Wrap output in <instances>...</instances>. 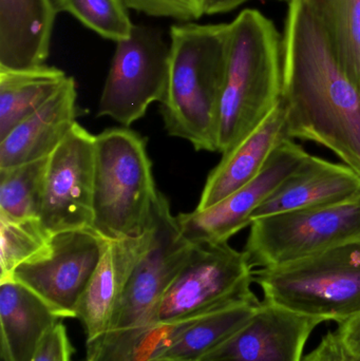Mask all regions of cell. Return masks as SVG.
Listing matches in <instances>:
<instances>
[{
	"mask_svg": "<svg viewBox=\"0 0 360 361\" xmlns=\"http://www.w3.org/2000/svg\"><path fill=\"white\" fill-rule=\"evenodd\" d=\"M104 239L93 228L55 233L46 254L19 265L10 280L27 286L61 318H74L99 264Z\"/></svg>",
	"mask_w": 360,
	"mask_h": 361,
	"instance_id": "10",
	"label": "cell"
},
{
	"mask_svg": "<svg viewBox=\"0 0 360 361\" xmlns=\"http://www.w3.org/2000/svg\"><path fill=\"white\" fill-rule=\"evenodd\" d=\"M283 92L280 34L263 13L243 10L230 23L218 152L226 154L247 137L280 103Z\"/></svg>",
	"mask_w": 360,
	"mask_h": 361,
	"instance_id": "3",
	"label": "cell"
},
{
	"mask_svg": "<svg viewBox=\"0 0 360 361\" xmlns=\"http://www.w3.org/2000/svg\"><path fill=\"white\" fill-rule=\"evenodd\" d=\"M359 197L360 177L351 167L310 154L256 210L253 220L290 210L335 205Z\"/></svg>",
	"mask_w": 360,
	"mask_h": 361,
	"instance_id": "17",
	"label": "cell"
},
{
	"mask_svg": "<svg viewBox=\"0 0 360 361\" xmlns=\"http://www.w3.org/2000/svg\"><path fill=\"white\" fill-rule=\"evenodd\" d=\"M76 101L75 80L68 76L46 104L0 141V169L49 158L75 125Z\"/></svg>",
	"mask_w": 360,
	"mask_h": 361,
	"instance_id": "15",
	"label": "cell"
},
{
	"mask_svg": "<svg viewBox=\"0 0 360 361\" xmlns=\"http://www.w3.org/2000/svg\"><path fill=\"white\" fill-rule=\"evenodd\" d=\"M48 159L0 169V218L40 219Z\"/></svg>",
	"mask_w": 360,
	"mask_h": 361,
	"instance_id": "22",
	"label": "cell"
},
{
	"mask_svg": "<svg viewBox=\"0 0 360 361\" xmlns=\"http://www.w3.org/2000/svg\"><path fill=\"white\" fill-rule=\"evenodd\" d=\"M230 23L173 25L166 93L161 114L167 133L194 149L218 152L220 102Z\"/></svg>",
	"mask_w": 360,
	"mask_h": 361,
	"instance_id": "2",
	"label": "cell"
},
{
	"mask_svg": "<svg viewBox=\"0 0 360 361\" xmlns=\"http://www.w3.org/2000/svg\"><path fill=\"white\" fill-rule=\"evenodd\" d=\"M254 273L255 267L247 252L235 250L228 242L194 244L187 262L163 297L152 324H173L241 303L258 302L252 290Z\"/></svg>",
	"mask_w": 360,
	"mask_h": 361,
	"instance_id": "6",
	"label": "cell"
},
{
	"mask_svg": "<svg viewBox=\"0 0 360 361\" xmlns=\"http://www.w3.org/2000/svg\"><path fill=\"white\" fill-rule=\"evenodd\" d=\"M302 361H360V345L342 330L329 331Z\"/></svg>",
	"mask_w": 360,
	"mask_h": 361,
	"instance_id": "27",
	"label": "cell"
},
{
	"mask_svg": "<svg viewBox=\"0 0 360 361\" xmlns=\"http://www.w3.org/2000/svg\"><path fill=\"white\" fill-rule=\"evenodd\" d=\"M58 12H67L101 37L116 42L128 39L133 25L123 0H55Z\"/></svg>",
	"mask_w": 360,
	"mask_h": 361,
	"instance_id": "25",
	"label": "cell"
},
{
	"mask_svg": "<svg viewBox=\"0 0 360 361\" xmlns=\"http://www.w3.org/2000/svg\"><path fill=\"white\" fill-rule=\"evenodd\" d=\"M325 322L262 300L242 328L200 361H302L311 335Z\"/></svg>",
	"mask_w": 360,
	"mask_h": 361,
	"instance_id": "13",
	"label": "cell"
},
{
	"mask_svg": "<svg viewBox=\"0 0 360 361\" xmlns=\"http://www.w3.org/2000/svg\"><path fill=\"white\" fill-rule=\"evenodd\" d=\"M249 0H201L203 14L213 15L230 12Z\"/></svg>",
	"mask_w": 360,
	"mask_h": 361,
	"instance_id": "29",
	"label": "cell"
},
{
	"mask_svg": "<svg viewBox=\"0 0 360 361\" xmlns=\"http://www.w3.org/2000/svg\"><path fill=\"white\" fill-rule=\"evenodd\" d=\"M277 1H287V2H289L290 0H277Z\"/></svg>",
	"mask_w": 360,
	"mask_h": 361,
	"instance_id": "31",
	"label": "cell"
},
{
	"mask_svg": "<svg viewBox=\"0 0 360 361\" xmlns=\"http://www.w3.org/2000/svg\"><path fill=\"white\" fill-rule=\"evenodd\" d=\"M57 12L52 0H0V69L44 65Z\"/></svg>",
	"mask_w": 360,
	"mask_h": 361,
	"instance_id": "18",
	"label": "cell"
},
{
	"mask_svg": "<svg viewBox=\"0 0 360 361\" xmlns=\"http://www.w3.org/2000/svg\"><path fill=\"white\" fill-rule=\"evenodd\" d=\"M281 37L290 139L331 150L360 177V89L311 0H290Z\"/></svg>",
	"mask_w": 360,
	"mask_h": 361,
	"instance_id": "1",
	"label": "cell"
},
{
	"mask_svg": "<svg viewBox=\"0 0 360 361\" xmlns=\"http://www.w3.org/2000/svg\"><path fill=\"white\" fill-rule=\"evenodd\" d=\"M131 10L149 16L165 17L180 21L197 20L203 16L201 0H123Z\"/></svg>",
	"mask_w": 360,
	"mask_h": 361,
	"instance_id": "26",
	"label": "cell"
},
{
	"mask_svg": "<svg viewBox=\"0 0 360 361\" xmlns=\"http://www.w3.org/2000/svg\"><path fill=\"white\" fill-rule=\"evenodd\" d=\"M42 298L14 280L0 282L1 356L4 361H31L46 335L61 322Z\"/></svg>",
	"mask_w": 360,
	"mask_h": 361,
	"instance_id": "19",
	"label": "cell"
},
{
	"mask_svg": "<svg viewBox=\"0 0 360 361\" xmlns=\"http://www.w3.org/2000/svg\"><path fill=\"white\" fill-rule=\"evenodd\" d=\"M169 57L170 46L162 32L135 25L128 39L116 42L97 116H109L125 127L143 118L166 93Z\"/></svg>",
	"mask_w": 360,
	"mask_h": 361,
	"instance_id": "8",
	"label": "cell"
},
{
	"mask_svg": "<svg viewBox=\"0 0 360 361\" xmlns=\"http://www.w3.org/2000/svg\"><path fill=\"white\" fill-rule=\"evenodd\" d=\"M287 139V110L280 102L247 137L223 154L209 173L196 209H207L251 182Z\"/></svg>",
	"mask_w": 360,
	"mask_h": 361,
	"instance_id": "16",
	"label": "cell"
},
{
	"mask_svg": "<svg viewBox=\"0 0 360 361\" xmlns=\"http://www.w3.org/2000/svg\"><path fill=\"white\" fill-rule=\"evenodd\" d=\"M263 300L342 324L360 314V239L254 273Z\"/></svg>",
	"mask_w": 360,
	"mask_h": 361,
	"instance_id": "5",
	"label": "cell"
},
{
	"mask_svg": "<svg viewBox=\"0 0 360 361\" xmlns=\"http://www.w3.org/2000/svg\"><path fill=\"white\" fill-rule=\"evenodd\" d=\"M337 328L342 330L351 341L360 345V314L337 324Z\"/></svg>",
	"mask_w": 360,
	"mask_h": 361,
	"instance_id": "30",
	"label": "cell"
},
{
	"mask_svg": "<svg viewBox=\"0 0 360 361\" xmlns=\"http://www.w3.org/2000/svg\"><path fill=\"white\" fill-rule=\"evenodd\" d=\"M260 305L261 301L241 303L203 318L151 361H200L242 328Z\"/></svg>",
	"mask_w": 360,
	"mask_h": 361,
	"instance_id": "21",
	"label": "cell"
},
{
	"mask_svg": "<svg viewBox=\"0 0 360 361\" xmlns=\"http://www.w3.org/2000/svg\"><path fill=\"white\" fill-rule=\"evenodd\" d=\"M152 228L151 243L133 269L108 331L151 324L163 297L190 258L194 244L184 237L161 191L154 205Z\"/></svg>",
	"mask_w": 360,
	"mask_h": 361,
	"instance_id": "9",
	"label": "cell"
},
{
	"mask_svg": "<svg viewBox=\"0 0 360 361\" xmlns=\"http://www.w3.org/2000/svg\"><path fill=\"white\" fill-rule=\"evenodd\" d=\"M51 239L40 219L0 218V282L10 280L19 265L46 254Z\"/></svg>",
	"mask_w": 360,
	"mask_h": 361,
	"instance_id": "24",
	"label": "cell"
},
{
	"mask_svg": "<svg viewBox=\"0 0 360 361\" xmlns=\"http://www.w3.org/2000/svg\"><path fill=\"white\" fill-rule=\"evenodd\" d=\"M73 348L66 326L59 322L44 337L31 361H71Z\"/></svg>",
	"mask_w": 360,
	"mask_h": 361,
	"instance_id": "28",
	"label": "cell"
},
{
	"mask_svg": "<svg viewBox=\"0 0 360 361\" xmlns=\"http://www.w3.org/2000/svg\"><path fill=\"white\" fill-rule=\"evenodd\" d=\"M310 154L293 139H287L271 154L251 182L205 210L175 216L184 237L194 245L223 243L251 226L256 210L304 164Z\"/></svg>",
	"mask_w": 360,
	"mask_h": 361,
	"instance_id": "11",
	"label": "cell"
},
{
	"mask_svg": "<svg viewBox=\"0 0 360 361\" xmlns=\"http://www.w3.org/2000/svg\"><path fill=\"white\" fill-rule=\"evenodd\" d=\"M158 192L139 133L126 127L95 135L93 229L109 239L143 235L151 227Z\"/></svg>",
	"mask_w": 360,
	"mask_h": 361,
	"instance_id": "4",
	"label": "cell"
},
{
	"mask_svg": "<svg viewBox=\"0 0 360 361\" xmlns=\"http://www.w3.org/2000/svg\"><path fill=\"white\" fill-rule=\"evenodd\" d=\"M154 228L137 237L104 239L99 264L76 305L77 318L86 331L87 341L107 332L129 278L151 243Z\"/></svg>",
	"mask_w": 360,
	"mask_h": 361,
	"instance_id": "14",
	"label": "cell"
},
{
	"mask_svg": "<svg viewBox=\"0 0 360 361\" xmlns=\"http://www.w3.org/2000/svg\"><path fill=\"white\" fill-rule=\"evenodd\" d=\"M348 73L360 89V0H311Z\"/></svg>",
	"mask_w": 360,
	"mask_h": 361,
	"instance_id": "23",
	"label": "cell"
},
{
	"mask_svg": "<svg viewBox=\"0 0 360 361\" xmlns=\"http://www.w3.org/2000/svg\"><path fill=\"white\" fill-rule=\"evenodd\" d=\"M95 137L77 122L50 154L40 222L51 233L93 228Z\"/></svg>",
	"mask_w": 360,
	"mask_h": 361,
	"instance_id": "12",
	"label": "cell"
},
{
	"mask_svg": "<svg viewBox=\"0 0 360 361\" xmlns=\"http://www.w3.org/2000/svg\"><path fill=\"white\" fill-rule=\"evenodd\" d=\"M67 78L63 70L46 65L0 69V141L46 104Z\"/></svg>",
	"mask_w": 360,
	"mask_h": 361,
	"instance_id": "20",
	"label": "cell"
},
{
	"mask_svg": "<svg viewBox=\"0 0 360 361\" xmlns=\"http://www.w3.org/2000/svg\"><path fill=\"white\" fill-rule=\"evenodd\" d=\"M360 239V197L255 219L245 244L253 267L272 269Z\"/></svg>",
	"mask_w": 360,
	"mask_h": 361,
	"instance_id": "7",
	"label": "cell"
}]
</instances>
